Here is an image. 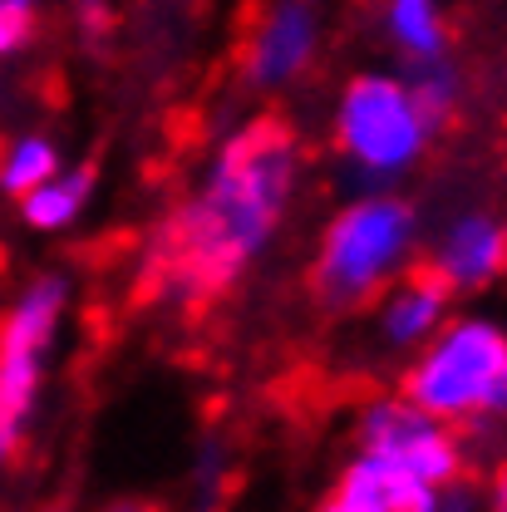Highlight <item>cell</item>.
Segmentation results:
<instances>
[{"mask_svg":"<svg viewBox=\"0 0 507 512\" xmlns=\"http://www.w3.org/2000/svg\"><path fill=\"white\" fill-rule=\"evenodd\" d=\"M296 173V128L281 114H261L247 128H237L217 148L207 183L183 207H173L153 232L138 291L153 301L188 306L222 296L276 237L296 192Z\"/></svg>","mask_w":507,"mask_h":512,"instance_id":"6da1fadb","label":"cell"},{"mask_svg":"<svg viewBox=\"0 0 507 512\" xmlns=\"http://www.w3.org/2000/svg\"><path fill=\"white\" fill-rule=\"evenodd\" d=\"M404 399L448 424L503 414L507 404V340L493 320H458L404 375Z\"/></svg>","mask_w":507,"mask_h":512,"instance_id":"7a4b0ae2","label":"cell"},{"mask_svg":"<svg viewBox=\"0 0 507 512\" xmlns=\"http://www.w3.org/2000/svg\"><path fill=\"white\" fill-rule=\"evenodd\" d=\"M414 247V207L394 197L350 202L320 242L316 291L325 306H360L409 261Z\"/></svg>","mask_w":507,"mask_h":512,"instance_id":"3957f363","label":"cell"},{"mask_svg":"<svg viewBox=\"0 0 507 512\" xmlns=\"http://www.w3.org/2000/svg\"><path fill=\"white\" fill-rule=\"evenodd\" d=\"M335 128H340L345 158L370 178H394V173L414 168L429 143V128L419 124L404 79H389V74L350 79L340 94Z\"/></svg>","mask_w":507,"mask_h":512,"instance_id":"277c9868","label":"cell"},{"mask_svg":"<svg viewBox=\"0 0 507 512\" xmlns=\"http://www.w3.org/2000/svg\"><path fill=\"white\" fill-rule=\"evenodd\" d=\"M60 311H64V281L45 276L10 306V316L0 325V468L10 463V453H15L30 414H35L40 370H45V355L55 345Z\"/></svg>","mask_w":507,"mask_h":512,"instance_id":"5b68a950","label":"cell"},{"mask_svg":"<svg viewBox=\"0 0 507 512\" xmlns=\"http://www.w3.org/2000/svg\"><path fill=\"white\" fill-rule=\"evenodd\" d=\"M360 453L380 458V463H394L434 488H448L463 478V439L458 429L409 404V399H380L365 409L360 419Z\"/></svg>","mask_w":507,"mask_h":512,"instance_id":"8992f818","label":"cell"},{"mask_svg":"<svg viewBox=\"0 0 507 512\" xmlns=\"http://www.w3.org/2000/svg\"><path fill=\"white\" fill-rule=\"evenodd\" d=\"M330 498L345 512H444V488H434L394 463H380L370 453H360L340 473Z\"/></svg>","mask_w":507,"mask_h":512,"instance_id":"52a82bcc","label":"cell"},{"mask_svg":"<svg viewBox=\"0 0 507 512\" xmlns=\"http://www.w3.org/2000/svg\"><path fill=\"white\" fill-rule=\"evenodd\" d=\"M316 10L306 5V0H281L266 20H261V30H256L252 40V55H247V74H252V84L261 89H271V84H286V79H296L311 55H316Z\"/></svg>","mask_w":507,"mask_h":512,"instance_id":"ba28073f","label":"cell"},{"mask_svg":"<svg viewBox=\"0 0 507 512\" xmlns=\"http://www.w3.org/2000/svg\"><path fill=\"white\" fill-rule=\"evenodd\" d=\"M434 271L448 281V291H478L503 271V227L488 212L458 217L439 242Z\"/></svg>","mask_w":507,"mask_h":512,"instance_id":"9c48e42d","label":"cell"},{"mask_svg":"<svg viewBox=\"0 0 507 512\" xmlns=\"http://www.w3.org/2000/svg\"><path fill=\"white\" fill-rule=\"evenodd\" d=\"M448 281L429 266V271H414L409 281H399V291L389 296L384 306V335L389 345H419L424 335L439 330V320L448 311Z\"/></svg>","mask_w":507,"mask_h":512,"instance_id":"30bf717a","label":"cell"},{"mask_svg":"<svg viewBox=\"0 0 507 512\" xmlns=\"http://www.w3.org/2000/svg\"><path fill=\"white\" fill-rule=\"evenodd\" d=\"M94 192V168H69V173H55L45 178L40 188L25 192V222L40 227V232H55V227H69L84 202Z\"/></svg>","mask_w":507,"mask_h":512,"instance_id":"8fae6325","label":"cell"},{"mask_svg":"<svg viewBox=\"0 0 507 512\" xmlns=\"http://www.w3.org/2000/svg\"><path fill=\"white\" fill-rule=\"evenodd\" d=\"M389 30H394V45L409 60H439L444 55L439 0H389Z\"/></svg>","mask_w":507,"mask_h":512,"instance_id":"7c38bea8","label":"cell"},{"mask_svg":"<svg viewBox=\"0 0 507 512\" xmlns=\"http://www.w3.org/2000/svg\"><path fill=\"white\" fill-rule=\"evenodd\" d=\"M404 89L414 99L419 124L429 133H439L448 124V114H453V99H458V74L444 64V55L439 60H414V69L404 74Z\"/></svg>","mask_w":507,"mask_h":512,"instance_id":"4fadbf2b","label":"cell"},{"mask_svg":"<svg viewBox=\"0 0 507 512\" xmlns=\"http://www.w3.org/2000/svg\"><path fill=\"white\" fill-rule=\"evenodd\" d=\"M55 173H60V153H55V143H45V138H20V143L10 148L5 168H0V188L25 197V192L40 188V183L55 178Z\"/></svg>","mask_w":507,"mask_h":512,"instance_id":"5bb4252c","label":"cell"},{"mask_svg":"<svg viewBox=\"0 0 507 512\" xmlns=\"http://www.w3.org/2000/svg\"><path fill=\"white\" fill-rule=\"evenodd\" d=\"M40 20V0H0V55H15Z\"/></svg>","mask_w":507,"mask_h":512,"instance_id":"9a60e30c","label":"cell"},{"mask_svg":"<svg viewBox=\"0 0 507 512\" xmlns=\"http://www.w3.org/2000/svg\"><path fill=\"white\" fill-rule=\"evenodd\" d=\"M79 15L94 20V25H104L109 20V0H79Z\"/></svg>","mask_w":507,"mask_h":512,"instance_id":"2e32d148","label":"cell"},{"mask_svg":"<svg viewBox=\"0 0 507 512\" xmlns=\"http://www.w3.org/2000/svg\"><path fill=\"white\" fill-rule=\"evenodd\" d=\"M109 512H163V508H153V503H119V508H109Z\"/></svg>","mask_w":507,"mask_h":512,"instance_id":"e0dca14e","label":"cell"},{"mask_svg":"<svg viewBox=\"0 0 507 512\" xmlns=\"http://www.w3.org/2000/svg\"><path fill=\"white\" fill-rule=\"evenodd\" d=\"M320 512H345V508H340L335 498H325V503H320Z\"/></svg>","mask_w":507,"mask_h":512,"instance_id":"ac0fdd59","label":"cell"}]
</instances>
